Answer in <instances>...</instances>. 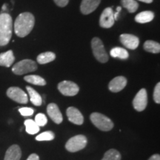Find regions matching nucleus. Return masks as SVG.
<instances>
[{"instance_id":"nucleus-1","label":"nucleus","mask_w":160,"mask_h":160,"mask_svg":"<svg viewBox=\"0 0 160 160\" xmlns=\"http://www.w3.org/2000/svg\"><path fill=\"white\" fill-rule=\"evenodd\" d=\"M35 19L33 15L28 12L18 16L14 23V31L18 37H25L31 33L34 26Z\"/></svg>"},{"instance_id":"nucleus-2","label":"nucleus","mask_w":160,"mask_h":160,"mask_svg":"<svg viewBox=\"0 0 160 160\" xmlns=\"http://www.w3.org/2000/svg\"><path fill=\"white\" fill-rule=\"evenodd\" d=\"M13 31V20L8 13L0 14V46L9 43Z\"/></svg>"},{"instance_id":"nucleus-3","label":"nucleus","mask_w":160,"mask_h":160,"mask_svg":"<svg viewBox=\"0 0 160 160\" xmlns=\"http://www.w3.org/2000/svg\"><path fill=\"white\" fill-rule=\"evenodd\" d=\"M90 119L92 123L97 128L102 131H109L113 128V123L111 121V119L106 117L104 114H102L100 113H91L90 116Z\"/></svg>"},{"instance_id":"nucleus-4","label":"nucleus","mask_w":160,"mask_h":160,"mask_svg":"<svg viewBox=\"0 0 160 160\" xmlns=\"http://www.w3.org/2000/svg\"><path fill=\"white\" fill-rule=\"evenodd\" d=\"M91 48L96 59L102 63L108 61V55L106 52L102 42L99 38L95 37L91 41Z\"/></svg>"},{"instance_id":"nucleus-5","label":"nucleus","mask_w":160,"mask_h":160,"mask_svg":"<svg viewBox=\"0 0 160 160\" xmlns=\"http://www.w3.org/2000/svg\"><path fill=\"white\" fill-rule=\"evenodd\" d=\"M37 69V65L34 61L31 59H24L15 64L12 68V71L17 75H23L35 71Z\"/></svg>"},{"instance_id":"nucleus-6","label":"nucleus","mask_w":160,"mask_h":160,"mask_svg":"<svg viewBox=\"0 0 160 160\" xmlns=\"http://www.w3.org/2000/svg\"><path fill=\"white\" fill-rule=\"evenodd\" d=\"M88 139L84 135H77L71 137L65 144V148L68 151L77 152L85 148L87 145Z\"/></svg>"},{"instance_id":"nucleus-7","label":"nucleus","mask_w":160,"mask_h":160,"mask_svg":"<svg viewBox=\"0 0 160 160\" xmlns=\"http://www.w3.org/2000/svg\"><path fill=\"white\" fill-rule=\"evenodd\" d=\"M60 93L67 97H73L79 93V88L77 84L71 81H62L58 85Z\"/></svg>"},{"instance_id":"nucleus-8","label":"nucleus","mask_w":160,"mask_h":160,"mask_svg":"<svg viewBox=\"0 0 160 160\" xmlns=\"http://www.w3.org/2000/svg\"><path fill=\"white\" fill-rule=\"evenodd\" d=\"M7 96L16 102L20 104H27L28 102V95L18 87L9 88L7 91Z\"/></svg>"},{"instance_id":"nucleus-9","label":"nucleus","mask_w":160,"mask_h":160,"mask_svg":"<svg viewBox=\"0 0 160 160\" xmlns=\"http://www.w3.org/2000/svg\"><path fill=\"white\" fill-rule=\"evenodd\" d=\"M148 104L147 91L145 88L141 89L133 100V106L136 111L141 112L146 108Z\"/></svg>"},{"instance_id":"nucleus-10","label":"nucleus","mask_w":160,"mask_h":160,"mask_svg":"<svg viewBox=\"0 0 160 160\" xmlns=\"http://www.w3.org/2000/svg\"><path fill=\"white\" fill-rule=\"evenodd\" d=\"M113 11L111 8H107L104 10L99 19V25L104 28H110L114 24Z\"/></svg>"},{"instance_id":"nucleus-11","label":"nucleus","mask_w":160,"mask_h":160,"mask_svg":"<svg viewBox=\"0 0 160 160\" xmlns=\"http://www.w3.org/2000/svg\"><path fill=\"white\" fill-rule=\"evenodd\" d=\"M66 114L71 122L81 125L84 122V117L82 113L74 107H69L66 111Z\"/></svg>"},{"instance_id":"nucleus-12","label":"nucleus","mask_w":160,"mask_h":160,"mask_svg":"<svg viewBox=\"0 0 160 160\" xmlns=\"http://www.w3.org/2000/svg\"><path fill=\"white\" fill-rule=\"evenodd\" d=\"M120 41L124 46L131 50L137 48L139 44V39L134 35L124 33L120 36Z\"/></svg>"},{"instance_id":"nucleus-13","label":"nucleus","mask_w":160,"mask_h":160,"mask_svg":"<svg viewBox=\"0 0 160 160\" xmlns=\"http://www.w3.org/2000/svg\"><path fill=\"white\" fill-rule=\"evenodd\" d=\"M47 113L50 118L56 124H61L63 121L62 114L59 108V107L55 103H51L47 107Z\"/></svg>"},{"instance_id":"nucleus-14","label":"nucleus","mask_w":160,"mask_h":160,"mask_svg":"<svg viewBox=\"0 0 160 160\" xmlns=\"http://www.w3.org/2000/svg\"><path fill=\"white\" fill-rule=\"evenodd\" d=\"M127 85V79L124 77H117L113 79L110 82L108 85V88L111 92L113 93H117V92L121 91L122 90L125 88Z\"/></svg>"},{"instance_id":"nucleus-15","label":"nucleus","mask_w":160,"mask_h":160,"mask_svg":"<svg viewBox=\"0 0 160 160\" xmlns=\"http://www.w3.org/2000/svg\"><path fill=\"white\" fill-rule=\"evenodd\" d=\"M101 0H82L80 5L81 12L85 15L90 14L97 8Z\"/></svg>"},{"instance_id":"nucleus-16","label":"nucleus","mask_w":160,"mask_h":160,"mask_svg":"<svg viewBox=\"0 0 160 160\" xmlns=\"http://www.w3.org/2000/svg\"><path fill=\"white\" fill-rule=\"evenodd\" d=\"M21 157L22 151L19 146L13 145L6 151L4 160H20Z\"/></svg>"},{"instance_id":"nucleus-17","label":"nucleus","mask_w":160,"mask_h":160,"mask_svg":"<svg viewBox=\"0 0 160 160\" xmlns=\"http://www.w3.org/2000/svg\"><path fill=\"white\" fill-rule=\"evenodd\" d=\"M15 60V57L13 56V53L11 50L2 53L0 54V66L9 68L13 65Z\"/></svg>"},{"instance_id":"nucleus-18","label":"nucleus","mask_w":160,"mask_h":160,"mask_svg":"<svg viewBox=\"0 0 160 160\" xmlns=\"http://www.w3.org/2000/svg\"><path fill=\"white\" fill-rule=\"evenodd\" d=\"M28 93L30 97V100H31V103L35 106H40L42 104V97L39 95V93L37 91H36L34 89L32 88L30 86L26 87Z\"/></svg>"},{"instance_id":"nucleus-19","label":"nucleus","mask_w":160,"mask_h":160,"mask_svg":"<svg viewBox=\"0 0 160 160\" xmlns=\"http://www.w3.org/2000/svg\"><path fill=\"white\" fill-rule=\"evenodd\" d=\"M153 17H154V13L153 12L146 11L141 12L139 14L136 16L135 20L138 23L144 24L151 22L153 19Z\"/></svg>"},{"instance_id":"nucleus-20","label":"nucleus","mask_w":160,"mask_h":160,"mask_svg":"<svg viewBox=\"0 0 160 160\" xmlns=\"http://www.w3.org/2000/svg\"><path fill=\"white\" fill-rule=\"evenodd\" d=\"M56 59V55L53 52H45L42 53L37 57V62L40 65H45L53 62Z\"/></svg>"},{"instance_id":"nucleus-21","label":"nucleus","mask_w":160,"mask_h":160,"mask_svg":"<svg viewBox=\"0 0 160 160\" xmlns=\"http://www.w3.org/2000/svg\"><path fill=\"white\" fill-rule=\"evenodd\" d=\"M24 125L25 126V131L28 134L33 135L37 133L39 131V126L37 125L34 120L33 119H27L25 120Z\"/></svg>"},{"instance_id":"nucleus-22","label":"nucleus","mask_w":160,"mask_h":160,"mask_svg":"<svg viewBox=\"0 0 160 160\" xmlns=\"http://www.w3.org/2000/svg\"><path fill=\"white\" fill-rule=\"evenodd\" d=\"M144 49L150 53H159L160 51V45L157 42L148 40L144 43Z\"/></svg>"},{"instance_id":"nucleus-23","label":"nucleus","mask_w":160,"mask_h":160,"mask_svg":"<svg viewBox=\"0 0 160 160\" xmlns=\"http://www.w3.org/2000/svg\"><path fill=\"white\" fill-rule=\"evenodd\" d=\"M111 56L113 58H119L121 59H126L129 57L128 53L126 51L125 49L122 48L116 47L113 48L110 52Z\"/></svg>"},{"instance_id":"nucleus-24","label":"nucleus","mask_w":160,"mask_h":160,"mask_svg":"<svg viewBox=\"0 0 160 160\" xmlns=\"http://www.w3.org/2000/svg\"><path fill=\"white\" fill-rule=\"evenodd\" d=\"M24 79L27 82L33 84L35 85L44 86L46 85L45 80L42 77H39L37 75H28L24 77Z\"/></svg>"},{"instance_id":"nucleus-25","label":"nucleus","mask_w":160,"mask_h":160,"mask_svg":"<svg viewBox=\"0 0 160 160\" xmlns=\"http://www.w3.org/2000/svg\"><path fill=\"white\" fill-rule=\"evenodd\" d=\"M121 2L123 7L127 9L130 13H134L137 11L138 7H139L137 2L135 0H121Z\"/></svg>"},{"instance_id":"nucleus-26","label":"nucleus","mask_w":160,"mask_h":160,"mask_svg":"<svg viewBox=\"0 0 160 160\" xmlns=\"http://www.w3.org/2000/svg\"><path fill=\"white\" fill-rule=\"evenodd\" d=\"M121 154L117 150L110 149L104 154L102 160H121Z\"/></svg>"},{"instance_id":"nucleus-27","label":"nucleus","mask_w":160,"mask_h":160,"mask_svg":"<svg viewBox=\"0 0 160 160\" xmlns=\"http://www.w3.org/2000/svg\"><path fill=\"white\" fill-rule=\"evenodd\" d=\"M55 138V134L53 133V132L51 131H48L45 132H43V133H40L36 137V140L39 142L42 141H51Z\"/></svg>"},{"instance_id":"nucleus-28","label":"nucleus","mask_w":160,"mask_h":160,"mask_svg":"<svg viewBox=\"0 0 160 160\" xmlns=\"http://www.w3.org/2000/svg\"><path fill=\"white\" fill-rule=\"evenodd\" d=\"M34 121L38 126H39V127H43V126H45L46 124H47L48 119L47 117H46L44 113H39L35 117Z\"/></svg>"},{"instance_id":"nucleus-29","label":"nucleus","mask_w":160,"mask_h":160,"mask_svg":"<svg viewBox=\"0 0 160 160\" xmlns=\"http://www.w3.org/2000/svg\"><path fill=\"white\" fill-rule=\"evenodd\" d=\"M20 114L23 117H30L32 116L34 113V110L31 108H21L19 109Z\"/></svg>"},{"instance_id":"nucleus-30","label":"nucleus","mask_w":160,"mask_h":160,"mask_svg":"<svg viewBox=\"0 0 160 160\" xmlns=\"http://www.w3.org/2000/svg\"><path fill=\"white\" fill-rule=\"evenodd\" d=\"M153 99L156 103H160V83H157L153 91Z\"/></svg>"},{"instance_id":"nucleus-31","label":"nucleus","mask_w":160,"mask_h":160,"mask_svg":"<svg viewBox=\"0 0 160 160\" xmlns=\"http://www.w3.org/2000/svg\"><path fill=\"white\" fill-rule=\"evenodd\" d=\"M54 2L57 4V5L59 6V7H65L66 5L68 4L69 0H53Z\"/></svg>"},{"instance_id":"nucleus-32","label":"nucleus","mask_w":160,"mask_h":160,"mask_svg":"<svg viewBox=\"0 0 160 160\" xmlns=\"http://www.w3.org/2000/svg\"><path fill=\"white\" fill-rule=\"evenodd\" d=\"M27 160H39V157L37 153H32L29 156Z\"/></svg>"},{"instance_id":"nucleus-33","label":"nucleus","mask_w":160,"mask_h":160,"mask_svg":"<svg viewBox=\"0 0 160 160\" xmlns=\"http://www.w3.org/2000/svg\"><path fill=\"white\" fill-rule=\"evenodd\" d=\"M122 10V8L121 7H118L117 9V12H116V13H113V17H114V19L117 20L118 19V14H119V13L120 11H121Z\"/></svg>"},{"instance_id":"nucleus-34","label":"nucleus","mask_w":160,"mask_h":160,"mask_svg":"<svg viewBox=\"0 0 160 160\" xmlns=\"http://www.w3.org/2000/svg\"><path fill=\"white\" fill-rule=\"evenodd\" d=\"M148 160H160L159 154H154L149 158Z\"/></svg>"},{"instance_id":"nucleus-35","label":"nucleus","mask_w":160,"mask_h":160,"mask_svg":"<svg viewBox=\"0 0 160 160\" xmlns=\"http://www.w3.org/2000/svg\"><path fill=\"white\" fill-rule=\"evenodd\" d=\"M139 1H141L142 2H145V3H151L152 2H153V0H139Z\"/></svg>"}]
</instances>
